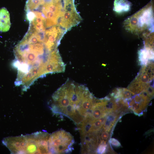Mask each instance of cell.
I'll return each mask as SVG.
<instances>
[{
  "instance_id": "11",
  "label": "cell",
  "mask_w": 154,
  "mask_h": 154,
  "mask_svg": "<svg viewBox=\"0 0 154 154\" xmlns=\"http://www.w3.org/2000/svg\"><path fill=\"white\" fill-rule=\"evenodd\" d=\"M107 145L106 144H100L99 145L96 150V153L104 154L106 152Z\"/></svg>"
},
{
  "instance_id": "9",
  "label": "cell",
  "mask_w": 154,
  "mask_h": 154,
  "mask_svg": "<svg viewBox=\"0 0 154 154\" xmlns=\"http://www.w3.org/2000/svg\"><path fill=\"white\" fill-rule=\"evenodd\" d=\"M119 113L113 111L107 115L103 128L104 130L109 132L119 116Z\"/></svg>"
},
{
  "instance_id": "1",
  "label": "cell",
  "mask_w": 154,
  "mask_h": 154,
  "mask_svg": "<svg viewBox=\"0 0 154 154\" xmlns=\"http://www.w3.org/2000/svg\"><path fill=\"white\" fill-rule=\"evenodd\" d=\"M13 65L17 70L15 85L26 91L38 78L57 73L62 58L58 49L40 40L35 35L25 34L14 50Z\"/></svg>"
},
{
  "instance_id": "7",
  "label": "cell",
  "mask_w": 154,
  "mask_h": 154,
  "mask_svg": "<svg viewBox=\"0 0 154 154\" xmlns=\"http://www.w3.org/2000/svg\"><path fill=\"white\" fill-rule=\"evenodd\" d=\"M131 6L130 2L127 0H115L114 10L118 13L126 12L130 10Z\"/></svg>"
},
{
  "instance_id": "12",
  "label": "cell",
  "mask_w": 154,
  "mask_h": 154,
  "mask_svg": "<svg viewBox=\"0 0 154 154\" xmlns=\"http://www.w3.org/2000/svg\"><path fill=\"white\" fill-rule=\"evenodd\" d=\"M110 143L114 147H118L121 146L120 143L117 139L114 138H111L110 140Z\"/></svg>"
},
{
  "instance_id": "2",
  "label": "cell",
  "mask_w": 154,
  "mask_h": 154,
  "mask_svg": "<svg viewBox=\"0 0 154 154\" xmlns=\"http://www.w3.org/2000/svg\"><path fill=\"white\" fill-rule=\"evenodd\" d=\"M91 93L88 88L68 79L53 94V114L67 117L77 125L84 119V102Z\"/></svg>"
},
{
  "instance_id": "10",
  "label": "cell",
  "mask_w": 154,
  "mask_h": 154,
  "mask_svg": "<svg viewBox=\"0 0 154 154\" xmlns=\"http://www.w3.org/2000/svg\"><path fill=\"white\" fill-rule=\"evenodd\" d=\"M135 94L129 89L124 88H122L121 95L122 99L123 100L129 98L135 95Z\"/></svg>"
},
{
  "instance_id": "5",
  "label": "cell",
  "mask_w": 154,
  "mask_h": 154,
  "mask_svg": "<svg viewBox=\"0 0 154 154\" xmlns=\"http://www.w3.org/2000/svg\"><path fill=\"white\" fill-rule=\"evenodd\" d=\"M139 61L140 64L143 66L153 60L154 52L153 48L149 45L146 44L143 48L140 50L138 53Z\"/></svg>"
},
{
  "instance_id": "8",
  "label": "cell",
  "mask_w": 154,
  "mask_h": 154,
  "mask_svg": "<svg viewBox=\"0 0 154 154\" xmlns=\"http://www.w3.org/2000/svg\"><path fill=\"white\" fill-rule=\"evenodd\" d=\"M149 85L142 83L135 78L128 87V89L135 94H140Z\"/></svg>"
},
{
  "instance_id": "4",
  "label": "cell",
  "mask_w": 154,
  "mask_h": 154,
  "mask_svg": "<svg viewBox=\"0 0 154 154\" xmlns=\"http://www.w3.org/2000/svg\"><path fill=\"white\" fill-rule=\"evenodd\" d=\"M74 137L69 132L64 130L56 131L50 135L48 147L50 153H70L73 150Z\"/></svg>"
},
{
  "instance_id": "3",
  "label": "cell",
  "mask_w": 154,
  "mask_h": 154,
  "mask_svg": "<svg viewBox=\"0 0 154 154\" xmlns=\"http://www.w3.org/2000/svg\"><path fill=\"white\" fill-rule=\"evenodd\" d=\"M50 134L38 131L31 134L11 137L3 140V144L13 154H48Z\"/></svg>"
},
{
  "instance_id": "6",
  "label": "cell",
  "mask_w": 154,
  "mask_h": 154,
  "mask_svg": "<svg viewBox=\"0 0 154 154\" xmlns=\"http://www.w3.org/2000/svg\"><path fill=\"white\" fill-rule=\"evenodd\" d=\"M11 26L9 13L5 7L0 9V31L6 32Z\"/></svg>"
}]
</instances>
